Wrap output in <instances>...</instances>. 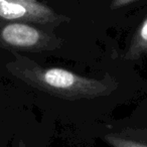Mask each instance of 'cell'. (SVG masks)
Listing matches in <instances>:
<instances>
[{"mask_svg":"<svg viewBox=\"0 0 147 147\" xmlns=\"http://www.w3.org/2000/svg\"><path fill=\"white\" fill-rule=\"evenodd\" d=\"M13 55V61L6 65L11 75L37 90L63 100L99 98L109 95L117 87V83L109 78H88L61 67H42L17 53Z\"/></svg>","mask_w":147,"mask_h":147,"instance_id":"obj_1","label":"cell"},{"mask_svg":"<svg viewBox=\"0 0 147 147\" xmlns=\"http://www.w3.org/2000/svg\"><path fill=\"white\" fill-rule=\"evenodd\" d=\"M16 147H26V145H25V143L23 142L22 140H20L18 142V144H17V146Z\"/></svg>","mask_w":147,"mask_h":147,"instance_id":"obj_5","label":"cell"},{"mask_svg":"<svg viewBox=\"0 0 147 147\" xmlns=\"http://www.w3.org/2000/svg\"><path fill=\"white\" fill-rule=\"evenodd\" d=\"M104 140L111 147H147V144L137 140L130 132H113L105 135Z\"/></svg>","mask_w":147,"mask_h":147,"instance_id":"obj_4","label":"cell"},{"mask_svg":"<svg viewBox=\"0 0 147 147\" xmlns=\"http://www.w3.org/2000/svg\"><path fill=\"white\" fill-rule=\"evenodd\" d=\"M63 40L31 23L0 21V47L15 51L41 53L61 47Z\"/></svg>","mask_w":147,"mask_h":147,"instance_id":"obj_2","label":"cell"},{"mask_svg":"<svg viewBox=\"0 0 147 147\" xmlns=\"http://www.w3.org/2000/svg\"><path fill=\"white\" fill-rule=\"evenodd\" d=\"M0 21H20L45 26H57L69 18L55 12L38 0H0Z\"/></svg>","mask_w":147,"mask_h":147,"instance_id":"obj_3","label":"cell"}]
</instances>
